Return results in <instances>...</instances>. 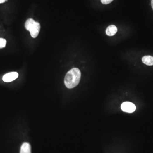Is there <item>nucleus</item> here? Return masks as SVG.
I'll list each match as a JSON object with an SVG mask.
<instances>
[{"label":"nucleus","mask_w":153,"mask_h":153,"mask_svg":"<svg viewBox=\"0 0 153 153\" xmlns=\"http://www.w3.org/2000/svg\"><path fill=\"white\" fill-rule=\"evenodd\" d=\"M25 26L26 30L30 31L33 38H35L38 36L41 29L39 23L36 22L33 19L29 18L25 22Z\"/></svg>","instance_id":"nucleus-2"},{"label":"nucleus","mask_w":153,"mask_h":153,"mask_svg":"<svg viewBox=\"0 0 153 153\" xmlns=\"http://www.w3.org/2000/svg\"><path fill=\"white\" fill-rule=\"evenodd\" d=\"M142 61L145 64L148 66L153 65V57L152 56H145L142 58Z\"/></svg>","instance_id":"nucleus-7"},{"label":"nucleus","mask_w":153,"mask_h":153,"mask_svg":"<svg viewBox=\"0 0 153 153\" xmlns=\"http://www.w3.org/2000/svg\"><path fill=\"white\" fill-rule=\"evenodd\" d=\"M20 153H31L30 145L27 142L23 143L20 148Z\"/></svg>","instance_id":"nucleus-6"},{"label":"nucleus","mask_w":153,"mask_h":153,"mask_svg":"<svg viewBox=\"0 0 153 153\" xmlns=\"http://www.w3.org/2000/svg\"><path fill=\"white\" fill-rule=\"evenodd\" d=\"M117 27L114 25H111L109 26L106 30V34L108 36H112L115 35L117 32Z\"/></svg>","instance_id":"nucleus-5"},{"label":"nucleus","mask_w":153,"mask_h":153,"mask_svg":"<svg viewBox=\"0 0 153 153\" xmlns=\"http://www.w3.org/2000/svg\"><path fill=\"white\" fill-rule=\"evenodd\" d=\"M81 76V72L78 68H72L66 75L65 85L68 89L75 88L79 83Z\"/></svg>","instance_id":"nucleus-1"},{"label":"nucleus","mask_w":153,"mask_h":153,"mask_svg":"<svg viewBox=\"0 0 153 153\" xmlns=\"http://www.w3.org/2000/svg\"><path fill=\"white\" fill-rule=\"evenodd\" d=\"M151 4H152V8L153 10V0H152V2H151Z\"/></svg>","instance_id":"nucleus-11"},{"label":"nucleus","mask_w":153,"mask_h":153,"mask_svg":"<svg viewBox=\"0 0 153 153\" xmlns=\"http://www.w3.org/2000/svg\"><path fill=\"white\" fill-rule=\"evenodd\" d=\"M6 1V0H0V4L4 3Z\"/></svg>","instance_id":"nucleus-10"},{"label":"nucleus","mask_w":153,"mask_h":153,"mask_svg":"<svg viewBox=\"0 0 153 153\" xmlns=\"http://www.w3.org/2000/svg\"><path fill=\"white\" fill-rule=\"evenodd\" d=\"M113 0H101V3L103 4H107L111 3Z\"/></svg>","instance_id":"nucleus-9"},{"label":"nucleus","mask_w":153,"mask_h":153,"mask_svg":"<svg viewBox=\"0 0 153 153\" xmlns=\"http://www.w3.org/2000/svg\"><path fill=\"white\" fill-rule=\"evenodd\" d=\"M6 41L4 38H0V49H2L6 47Z\"/></svg>","instance_id":"nucleus-8"},{"label":"nucleus","mask_w":153,"mask_h":153,"mask_svg":"<svg viewBox=\"0 0 153 153\" xmlns=\"http://www.w3.org/2000/svg\"><path fill=\"white\" fill-rule=\"evenodd\" d=\"M121 108L123 111L131 113L134 112L136 109V106L130 102H125L122 104Z\"/></svg>","instance_id":"nucleus-3"},{"label":"nucleus","mask_w":153,"mask_h":153,"mask_svg":"<svg viewBox=\"0 0 153 153\" xmlns=\"http://www.w3.org/2000/svg\"><path fill=\"white\" fill-rule=\"evenodd\" d=\"M18 74L16 72H12L5 74L3 77V80L5 82H11L17 78Z\"/></svg>","instance_id":"nucleus-4"}]
</instances>
